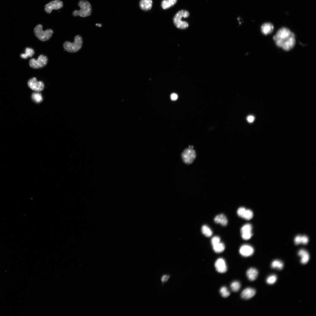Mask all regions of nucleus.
<instances>
[{
  "mask_svg": "<svg viewBox=\"0 0 316 316\" xmlns=\"http://www.w3.org/2000/svg\"><path fill=\"white\" fill-rule=\"evenodd\" d=\"M189 15V12L185 10H181L177 13L174 17L173 22L175 26L180 29H185L188 26V23L181 20L182 18H187Z\"/></svg>",
  "mask_w": 316,
  "mask_h": 316,
  "instance_id": "f03ea898",
  "label": "nucleus"
},
{
  "mask_svg": "<svg viewBox=\"0 0 316 316\" xmlns=\"http://www.w3.org/2000/svg\"><path fill=\"white\" fill-rule=\"evenodd\" d=\"M253 217V212L250 209H246L242 218L246 220H249L251 219Z\"/></svg>",
  "mask_w": 316,
  "mask_h": 316,
  "instance_id": "a878e982",
  "label": "nucleus"
},
{
  "mask_svg": "<svg viewBox=\"0 0 316 316\" xmlns=\"http://www.w3.org/2000/svg\"><path fill=\"white\" fill-rule=\"evenodd\" d=\"M96 26H98L99 27H101V25H102L101 24H96Z\"/></svg>",
  "mask_w": 316,
  "mask_h": 316,
  "instance_id": "4c0bfd02",
  "label": "nucleus"
},
{
  "mask_svg": "<svg viewBox=\"0 0 316 316\" xmlns=\"http://www.w3.org/2000/svg\"><path fill=\"white\" fill-rule=\"evenodd\" d=\"M152 4V0H141L139 3V5L142 10L146 11L151 9Z\"/></svg>",
  "mask_w": 316,
  "mask_h": 316,
  "instance_id": "a211bd4d",
  "label": "nucleus"
},
{
  "mask_svg": "<svg viewBox=\"0 0 316 316\" xmlns=\"http://www.w3.org/2000/svg\"><path fill=\"white\" fill-rule=\"evenodd\" d=\"M308 238L306 236H301V243L303 244H306L308 242Z\"/></svg>",
  "mask_w": 316,
  "mask_h": 316,
  "instance_id": "f704fd0d",
  "label": "nucleus"
},
{
  "mask_svg": "<svg viewBox=\"0 0 316 316\" xmlns=\"http://www.w3.org/2000/svg\"><path fill=\"white\" fill-rule=\"evenodd\" d=\"M298 255L301 257L300 262L303 264H305L308 262L310 255L308 252L305 250L301 249L298 253Z\"/></svg>",
  "mask_w": 316,
  "mask_h": 316,
  "instance_id": "4468645a",
  "label": "nucleus"
},
{
  "mask_svg": "<svg viewBox=\"0 0 316 316\" xmlns=\"http://www.w3.org/2000/svg\"><path fill=\"white\" fill-rule=\"evenodd\" d=\"M32 97L33 100L37 103H40L42 100V95L39 92H34L32 95Z\"/></svg>",
  "mask_w": 316,
  "mask_h": 316,
  "instance_id": "b1692460",
  "label": "nucleus"
},
{
  "mask_svg": "<svg viewBox=\"0 0 316 316\" xmlns=\"http://www.w3.org/2000/svg\"><path fill=\"white\" fill-rule=\"evenodd\" d=\"M241 284L238 281H234L232 282L230 285L231 290L233 292L238 291L241 287Z\"/></svg>",
  "mask_w": 316,
  "mask_h": 316,
  "instance_id": "bb28decb",
  "label": "nucleus"
},
{
  "mask_svg": "<svg viewBox=\"0 0 316 316\" xmlns=\"http://www.w3.org/2000/svg\"><path fill=\"white\" fill-rule=\"evenodd\" d=\"M196 156L195 151L192 148H187L182 154L183 161L186 164H190L194 161Z\"/></svg>",
  "mask_w": 316,
  "mask_h": 316,
  "instance_id": "0eeeda50",
  "label": "nucleus"
},
{
  "mask_svg": "<svg viewBox=\"0 0 316 316\" xmlns=\"http://www.w3.org/2000/svg\"><path fill=\"white\" fill-rule=\"evenodd\" d=\"M292 32L288 28H282L279 29L273 37L276 45L281 47L283 43L291 35Z\"/></svg>",
  "mask_w": 316,
  "mask_h": 316,
  "instance_id": "20e7f679",
  "label": "nucleus"
},
{
  "mask_svg": "<svg viewBox=\"0 0 316 316\" xmlns=\"http://www.w3.org/2000/svg\"><path fill=\"white\" fill-rule=\"evenodd\" d=\"M271 267L273 269H276L278 270H281L283 268L284 264L281 260H274L272 263Z\"/></svg>",
  "mask_w": 316,
  "mask_h": 316,
  "instance_id": "aec40b11",
  "label": "nucleus"
},
{
  "mask_svg": "<svg viewBox=\"0 0 316 316\" xmlns=\"http://www.w3.org/2000/svg\"><path fill=\"white\" fill-rule=\"evenodd\" d=\"M220 238L219 237L217 236H214L211 240V243L212 246L219 243L220 242Z\"/></svg>",
  "mask_w": 316,
  "mask_h": 316,
  "instance_id": "7c9ffc66",
  "label": "nucleus"
},
{
  "mask_svg": "<svg viewBox=\"0 0 316 316\" xmlns=\"http://www.w3.org/2000/svg\"><path fill=\"white\" fill-rule=\"evenodd\" d=\"M274 30V26L271 23H267L263 24L261 27L262 32L266 35L271 33Z\"/></svg>",
  "mask_w": 316,
  "mask_h": 316,
  "instance_id": "f3484780",
  "label": "nucleus"
},
{
  "mask_svg": "<svg viewBox=\"0 0 316 316\" xmlns=\"http://www.w3.org/2000/svg\"><path fill=\"white\" fill-rule=\"evenodd\" d=\"M301 236L300 235H298L295 237L294 239V242L296 245L301 243Z\"/></svg>",
  "mask_w": 316,
  "mask_h": 316,
  "instance_id": "72a5a7b5",
  "label": "nucleus"
},
{
  "mask_svg": "<svg viewBox=\"0 0 316 316\" xmlns=\"http://www.w3.org/2000/svg\"><path fill=\"white\" fill-rule=\"evenodd\" d=\"M277 276L274 274H272L268 276L267 279V283L269 284H272L275 283L277 280Z\"/></svg>",
  "mask_w": 316,
  "mask_h": 316,
  "instance_id": "cd10ccee",
  "label": "nucleus"
},
{
  "mask_svg": "<svg viewBox=\"0 0 316 316\" xmlns=\"http://www.w3.org/2000/svg\"><path fill=\"white\" fill-rule=\"evenodd\" d=\"M254 252V250L252 247L247 244L242 245L239 249V253L243 256L247 257L252 255Z\"/></svg>",
  "mask_w": 316,
  "mask_h": 316,
  "instance_id": "9b49d317",
  "label": "nucleus"
},
{
  "mask_svg": "<svg viewBox=\"0 0 316 316\" xmlns=\"http://www.w3.org/2000/svg\"><path fill=\"white\" fill-rule=\"evenodd\" d=\"M242 238L245 240L250 239L252 237L253 234L252 232L241 233Z\"/></svg>",
  "mask_w": 316,
  "mask_h": 316,
  "instance_id": "2f4dec72",
  "label": "nucleus"
},
{
  "mask_svg": "<svg viewBox=\"0 0 316 316\" xmlns=\"http://www.w3.org/2000/svg\"><path fill=\"white\" fill-rule=\"evenodd\" d=\"M295 42V36L292 32L291 36L283 43L281 47L285 50L288 51L294 47Z\"/></svg>",
  "mask_w": 316,
  "mask_h": 316,
  "instance_id": "9d476101",
  "label": "nucleus"
},
{
  "mask_svg": "<svg viewBox=\"0 0 316 316\" xmlns=\"http://www.w3.org/2000/svg\"><path fill=\"white\" fill-rule=\"evenodd\" d=\"M48 59L47 56L43 54L39 56L37 59L34 58L30 59L29 62L30 66L33 68L39 69L44 67L47 63Z\"/></svg>",
  "mask_w": 316,
  "mask_h": 316,
  "instance_id": "423d86ee",
  "label": "nucleus"
},
{
  "mask_svg": "<svg viewBox=\"0 0 316 316\" xmlns=\"http://www.w3.org/2000/svg\"><path fill=\"white\" fill-rule=\"evenodd\" d=\"M246 209L244 207H239L237 210V214L240 217L242 218L244 212Z\"/></svg>",
  "mask_w": 316,
  "mask_h": 316,
  "instance_id": "473e14b6",
  "label": "nucleus"
},
{
  "mask_svg": "<svg viewBox=\"0 0 316 316\" xmlns=\"http://www.w3.org/2000/svg\"><path fill=\"white\" fill-rule=\"evenodd\" d=\"M215 222L223 226H226L228 223V220L226 216L223 214H219L217 215L214 219Z\"/></svg>",
  "mask_w": 316,
  "mask_h": 316,
  "instance_id": "2eb2a0df",
  "label": "nucleus"
},
{
  "mask_svg": "<svg viewBox=\"0 0 316 316\" xmlns=\"http://www.w3.org/2000/svg\"><path fill=\"white\" fill-rule=\"evenodd\" d=\"M256 293V291L253 288H248L243 290L241 294L242 298L248 300L254 296Z\"/></svg>",
  "mask_w": 316,
  "mask_h": 316,
  "instance_id": "ddd939ff",
  "label": "nucleus"
},
{
  "mask_svg": "<svg viewBox=\"0 0 316 316\" xmlns=\"http://www.w3.org/2000/svg\"><path fill=\"white\" fill-rule=\"evenodd\" d=\"M212 247L214 250L215 252L217 253L222 252L224 251L225 248L224 244L220 242L213 246Z\"/></svg>",
  "mask_w": 316,
  "mask_h": 316,
  "instance_id": "4be33fe9",
  "label": "nucleus"
},
{
  "mask_svg": "<svg viewBox=\"0 0 316 316\" xmlns=\"http://www.w3.org/2000/svg\"><path fill=\"white\" fill-rule=\"evenodd\" d=\"M258 274V271L253 268H250L246 272L247 277L250 281L255 280L257 277Z\"/></svg>",
  "mask_w": 316,
  "mask_h": 316,
  "instance_id": "dca6fc26",
  "label": "nucleus"
},
{
  "mask_svg": "<svg viewBox=\"0 0 316 316\" xmlns=\"http://www.w3.org/2000/svg\"><path fill=\"white\" fill-rule=\"evenodd\" d=\"M35 53L34 50L31 48L27 47L25 49V53L21 54L20 57L23 59H26L28 57H31Z\"/></svg>",
  "mask_w": 316,
  "mask_h": 316,
  "instance_id": "412c9836",
  "label": "nucleus"
},
{
  "mask_svg": "<svg viewBox=\"0 0 316 316\" xmlns=\"http://www.w3.org/2000/svg\"><path fill=\"white\" fill-rule=\"evenodd\" d=\"M201 231L203 234L206 237H209L212 235V231L206 225H204L202 226Z\"/></svg>",
  "mask_w": 316,
  "mask_h": 316,
  "instance_id": "5701e85b",
  "label": "nucleus"
},
{
  "mask_svg": "<svg viewBox=\"0 0 316 316\" xmlns=\"http://www.w3.org/2000/svg\"><path fill=\"white\" fill-rule=\"evenodd\" d=\"M171 99L173 101H175L177 100L178 98V95L175 93H173L171 95Z\"/></svg>",
  "mask_w": 316,
  "mask_h": 316,
  "instance_id": "e433bc0d",
  "label": "nucleus"
},
{
  "mask_svg": "<svg viewBox=\"0 0 316 316\" xmlns=\"http://www.w3.org/2000/svg\"><path fill=\"white\" fill-rule=\"evenodd\" d=\"M83 44L82 38L79 35H76L74 38V41L72 43L66 41L63 43V47L67 51L70 53H75L80 50Z\"/></svg>",
  "mask_w": 316,
  "mask_h": 316,
  "instance_id": "f257e3e1",
  "label": "nucleus"
},
{
  "mask_svg": "<svg viewBox=\"0 0 316 316\" xmlns=\"http://www.w3.org/2000/svg\"><path fill=\"white\" fill-rule=\"evenodd\" d=\"M252 226L250 224H247L244 225L241 228V233L252 232Z\"/></svg>",
  "mask_w": 316,
  "mask_h": 316,
  "instance_id": "393cba45",
  "label": "nucleus"
},
{
  "mask_svg": "<svg viewBox=\"0 0 316 316\" xmlns=\"http://www.w3.org/2000/svg\"><path fill=\"white\" fill-rule=\"evenodd\" d=\"M78 5L80 8L79 10H75L72 13L74 16H79L81 17H84L90 16L91 13L92 8L90 4L86 1L81 0L78 3Z\"/></svg>",
  "mask_w": 316,
  "mask_h": 316,
  "instance_id": "7ed1b4c3",
  "label": "nucleus"
},
{
  "mask_svg": "<svg viewBox=\"0 0 316 316\" xmlns=\"http://www.w3.org/2000/svg\"><path fill=\"white\" fill-rule=\"evenodd\" d=\"M220 293L222 296L224 298H226L230 295V292L226 287L224 286L221 288Z\"/></svg>",
  "mask_w": 316,
  "mask_h": 316,
  "instance_id": "c85d7f7f",
  "label": "nucleus"
},
{
  "mask_svg": "<svg viewBox=\"0 0 316 316\" xmlns=\"http://www.w3.org/2000/svg\"><path fill=\"white\" fill-rule=\"evenodd\" d=\"M255 119L254 117L252 115H249L248 116L247 118V120L248 121L249 123L253 122Z\"/></svg>",
  "mask_w": 316,
  "mask_h": 316,
  "instance_id": "c9c22d12",
  "label": "nucleus"
},
{
  "mask_svg": "<svg viewBox=\"0 0 316 316\" xmlns=\"http://www.w3.org/2000/svg\"><path fill=\"white\" fill-rule=\"evenodd\" d=\"M215 267L217 271L220 273L225 272L227 267L224 260L222 258L218 259L215 263Z\"/></svg>",
  "mask_w": 316,
  "mask_h": 316,
  "instance_id": "f8f14e48",
  "label": "nucleus"
},
{
  "mask_svg": "<svg viewBox=\"0 0 316 316\" xmlns=\"http://www.w3.org/2000/svg\"><path fill=\"white\" fill-rule=\"evenodd\" d=\"M63 2L60 0H55L49 2L45 6L44 11L47 13H50L53 9L58 10L63 7Z\"/></svg>",
  "mask_w": 316,
  "mask_h": 316,
  "instance_id": "1a4fd4ad",
  "label": "nucleus"
},
{
  "mask_svg": "<svg viewBox=\"0 0 316 316\" xmlns=\"http://www.w3.org/2000/svg\"><path fill=\"white\" fill-rule=\"evenodd\" d=\"M28 85L32 90L37 92L42 91L44 87V83L41 81H37L35 77L30 79L28 82Z\"/></svg>",
  "mask_w": 316,
  "mask_h": 316,
  "instance_id": "6e6552de",
  "label": "nucleus"
},
{
  "mask_svg": "<svg viewBox=\"0 0 316 316\" xmlns=\"http://www.w3.org/2000/svg\"><path fill=\"white\" fill-rule=\"evenodd\" d=\"M177 0H163L161 4V6L164 9H168L174 5Z\"/></svg>",
  "mask_w": 316,
  "mask_h": 316,
  "instance_id": "6ab92c4d",
  "label": "nucleus"
},
{
  "mask_svg": "<svg viewBox=\"0 0 316 316\" xmlns=\"http://www.w3.org/2000/svg\"><path fill=\"white\" fill-rule=\"evenodd\" d=\"M170 277V275L169 274H164L161 276V281L162 285L168 281Z\"/></svg>",
  "mask_w": 316,
  "mask_h": 316,
  "instance_id": "c756f323",
  "label": "nucleus"
},
{
  "mask_svg": "<svg viewBox=\"0 0 316 316\" xmlns=\"http://www.w3.org/2000/svg\"><path fill=\"white\" fill-rule=\"evenodd\" d=\"M34 32L35 36L40 41L44 42L47 41L51 37L54 32L51 29H47L45 31L42 30V26L39 24L34 28Z\"/></svg>",
  "mask_w": 316,
  "mask_h": 316,
  "instance_id": "39448f33",
  "label": "nucleus"
}]
</instances>
